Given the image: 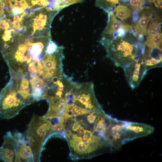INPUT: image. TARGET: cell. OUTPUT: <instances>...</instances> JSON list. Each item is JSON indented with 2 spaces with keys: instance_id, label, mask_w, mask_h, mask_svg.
<instances>
[{
  "instance_id": "6da1fadb",
  "label": "cell",
  "mask_w": 162,
  "mask_h": 162,
  "mask_svg": "<svg viewBox=\"0 0 162 162\" xmlns=\"http://www.w3.org/2000/svg\"><path fill=\"white\" fill-rule=\"evenodd\" d=\"M127 34L111 39L102 38L100 41L108 57L116 66L123 68L142 56L143 50V45Z\"/></svg>"
},
{
  "instance_id": "7a4b0ae2",
  "label": "cell",
  "mask_w": 162,
  "mask_h": 162,
  "mask_svg": "<svg viewBox=\"0 0 162 162\" xmlns=\"http://www.w3.org/2000/svg\"><path fill=\"white\" fill-rule=\"evenodd\" d=\"M32 103L19 90L16 78H11L0 92V117L9 119L14 117L26 106Z\"/></svg>"
},
{
  "instance_id": "3957f363",
  "label": "cell",
  "mask_w": 162,
  "mask_h": 162,
  "mask_svg": "<svg viewBox=\"0 0 162 162\" xmlns=\"http://www.w3.org/2000/svg\"><path fill=\"white\" fill-rule=\"evenodd\" d=\"M58 13L46 7L33 10L26 16L23 20L22 34L34 37L51 38V24Z\"/></svg>"
},
{
  "instance_id": "277c9868",
  "label": "cell",
  "mask_w": 162,
  "mask_h": 162,
  "mask_svg": "<svg viewBox=\"0 0 162 162\" xmlns=\"http://www.w3.org/2000/svg\"><path fill=\"white\" fill-rule=\"evenodd\" d=\"M51 126L46 118L33 115L23 134L25 142L32 149L36 162L40 161L44 139Z\"/></svg>"
},
{
  "instance_id": "5b68a950",
  "label": "cell",
  "mask_w": 162,
  "mask_h": 162,
  "mask_svg": "<svg viewBox=\"0 0 162 162\" xmlns=\"http://www.w3.org/2000/svg\"><path fill=\"white\" fill-rule=\"evenodd\" d=\"M123 69L128 83L132 89L139 86L148 70L142 55Z\"/></svg>"
},
{
  "instance_id": "8992f818",
  "label": "cell",
  "mask_w": 162,
  "mask_h": 162,
  "mask_svg": "<svg viewBox=\"0 0 162 162\" xmlns=\"http://www.w3.org/2000/svg\"><path fill=\"white\" fill-rule=\"evenodd\" d=\"M108 21L102 34V38L111 39L115 37H122L132 32V27L123 23L115 17L112 11L107 12Z\"/></svg>"
},
{
  "instance_id": "52a82bcc",
  "label": "cell",
  "mask_w": 162,
  "mask_h": 162,
  "mask_svg": "<svg viewBox=\"0 0 162 162\" xmlns=\"http://www.w3.org/2000/svg\"><path fill=\"white\" fill-rule=\"evenodd\" d=\"M13 134L16 144L15 162H35L32 149L26 143L23 134L16 132Z\"/></svg>"
},
{
  "instance_id": "ba28073f",
  "label": "cell",
  "mask_w": 162,
  "mask_h": 162,
  "mask_svg": "<svg viewBox=\"0 0 162 162\" xmlns=\"http://www.w3.org/2000/svg\"><path fill=\"white\" fill-rule=\"evenodd\" d=\"M141 11L139 18H136L137 20L134 30L135 34L139 36L142 39L147 33L149 26L154 19L152 18L154 11L148 7H144Z\"/></svg>"
},
{
  "instance_id": "9c48e42d",
  "label": "cell",
  "mask_w": 162,
  "mask_h": 162,
  "mask_svg": "<svg viewBox=\"0 0 162 162\" xmlns=\"http://www.w3.org/2000/svg\"><path fill=\"white\" fill-rule=\"evenodd\" d=\"M0 147V160L5 162H15L16 144L13 134L10 131L6 133Z\"/></svg>"
},
{
  "instance_id": "30bf717a",
  "label": "cell",
  "mask_w": 162,
  "mask_h": 162,
  "mask_svg": "<svg viewBox=\"0 0 162 162\" xmlns=\"http://www.w3.org/2000/svg\"><path fill=\"white\" fill-rule=\"evenodd\" d=\"M114 15L122 21H124L130 18L132 11L127 6L119 4L116 6L113 12Z\"/></svg>"
},
{
  "instance_id": "8fae6325",
  "label": "cell",
  "mask_w": 162,
  "mask_h": 162,
  "mask_svg": "<svg viewBox=\"0 0 162 162\" xmlns=\"http://www.w3.org/2000/svg\"><path fill=\"white\" fill-rule=\"evenodd\" d=\"M119 0H95V5L106 12L112 11Z\"/></svg>"
},
{
  "instance_id": "7c38bea8",
  "label": "cell",
  "mask_w": 162,
  "mask_h": 162,
  "mask_svg": "<svg viewBox=\"0 0 162 162\" xmlns=\"http://www.w3.org/2000/svg\"><path fill=\"white\" fill-rule=\"evenodd\" d=\"M130 5L135 12L142 10L144 7L145 0H129Z\"/></svg>"
},
{
  "instance_id": "4fadbf2b",
  "label": "cell",
  "mask_w": 162,
  "mask_h": 162,
  "mask_svg": "<svg viewBox=\"0 0 162 162\" xmlns=\"http://www.w3.org/2000/svg\"><path fill=\"white\" fill-rule=\"evenodd\" d=\"M153 3L156 8L162 9V0H154Z\"/></svg>"
},
{
  "instance_id": "5bb4252c",
  "label": "cell",
  "mask_w": 162,
  "mask_h": 162,
  "mask_svg": "<svg viewBox=\"0 0 162 162\" xmlns=\"http://www.w3.org/2000/svg\"><path fill=\"white\" fill-rule=\"evenodd\" d=\"M63 128V126L61 124H58L55 126V127H54V130L59 132L61 131L62 130Z\"/></svg>"
},
{
  "instance_id": "9a60e30c",
  "label": "cell",
  "mask_w": 162,
  "mask_h": 162,
  "mask_svg": "<svg viewBox=\"0 0 162 162\" xmlns=\"http://www.w3.org/2000/svg\"><path fill=\"white\" fill-rule=\"evenodd\" d=\"M123 1H128L129 0H122Z\"/></svg>"
}]
</instances>
